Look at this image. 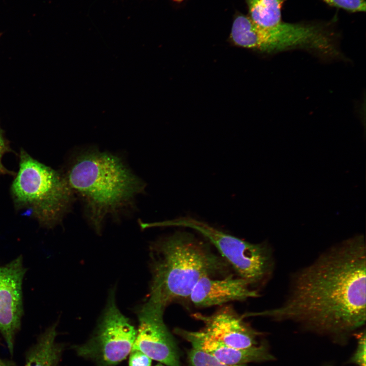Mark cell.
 <instances>
[{"label":"cell","instance_id":"13","mask_svg":"<svg viewBox=\"0 0 366 366\" xmlns=\"http://www.w3.org/2000/svg\"><path fill=\"white\" fill-rule=\"evenodd\" d=\"M57 324L47 328L25 354L24 366H58L64 346L56 341Z\"/></svg>","mask_w":366,"mask_h":366},{"label":"cell","instance_id":"5","mask_svg":"<svg viewBox=\"0 0 366 366\" xmlns=\"http://www.w3.org/2000/svg\"><path fill=\"white\" fill-rule=\"evenodd\" d=\"M230 38L235 45L268 53L304 49L325 58L343 57L338 47L337 37L325 24L282 21L264 27L254 23L248 16L241 15L233 23Z\"/></svg>","mask_w":366,"mask_h":366},{"label":"cell","instance_id":"17","mask_svg":"<svg viewBox=\"0 0 366 366\" xmlns=\"http://www.w3.org/2000/svg\"><path fill=\"white\" fill-rule=\"evenodd\" d=\"M357 347L350 361L357 366H365V330L356 334Z\"/></svg>","mask_w":366,"mask_h":366},{"label":"cell","instance_id":"20","mask_svg":"<svg viewBox=\"0 0 366 366\" xmlns=\"http://www.w3.org/2000/svg\"><path fill=\"white\" fill-rule=\"evenodd\" d=\"M0 366H17L13 361L0 357Z\"/></svg>","mask_w":366,"mask_h":366},{"label":"cell","instance_id":"16","mask_svg":"<svg viewBox=\"0 0 366 366\" xmlns=\"http://www.w3.org/2000/svg\"><path fill=\"white\" fill-rule=\"evenodd\" d=\"M327 4L350 12L365 11L364 0H322Z\"/></svg>","mask_w":366,"mask_h":366},{"label":"cell","instance_id":"14","mask_svg":"<svg viewBox=\"0 0 366 366\" xmlns=\"http://www.w3.org/2000/svg\"><path fill=\"white\" fill-rule=\"evenodd\" d=\"M285 0H247L249 16L257 25L269 27L283 21L282 8Z\"/></svg>","mask_w":366,"mask_h":366},{"label":"cell","instance_id":"6","mask_svg":"<svg viewBox=\"0 0 366 366\" xmlns=\"http://www.w3.org/2000/svg\"><path fill=\"white\" fill-rule=\"evenodd\" d=\"M166 225L190 228L200 233L217 249L238 276L248 281L255 289L264 286L272 276L275 266L273 252L265 242L251 243L190 217L168 220Z\"/></svg>","mask_w":366,"mask_h":366},{"label":"cell","instance_id":"7","mask_svg":"<svg viewBox=\"0 0 366 366\" xmlns=\"http://www.w3.org/2000/svg\"><path fill=\"white\" fill-rule=\"evenodd\" d=\"M136 334L134 326L117 307L112 291L93 336L73 349L79 356L92 359L98 366H115L131 352Z\"/></svg>","mask_w":366,"mask_h":366},{"label":"cell","instance_id":"3","mask_svg":"<svg viewBox=\"0 0 366 366\" xmlns=\"http://www.w3.org/2000/svg\"><path fill=\"white\" fill-rule=\"evenodd\" d=\"M208 243L186 231L164 236L150 246L151 281L148 300L165 309L189 300L200 279L229 275L230 265Z\"/></svg>","mask_w":366,"mask_h":366},{"label":"cell","instance_id":"19","mask_svg":"<svg viewBox=\"0 0 366 366\" xmlns=\"http://www.w3.org/2000/svg\"><path fill=\"white\" fill-rule=\"evenodd\" d=\"M9 150L8 143L4 138L2 131L0 128V174H13V172L5 168L2 162L3 155Z\"/></svg>","mask_w":366,"mask_h":366},{"label":"cell","instance_id":"2","mask_svg":"<svg viewBox=\"0 0 366 366\" xmlns=\"http://www.w3.org/2000/svg\"><path fill=\"white\" fill-rule=\"evenodd\" d=\"M63 174L97 233L107 218H118L133 208L145 188L121 158L94 147L76 150Z\"/></svg>","mask_w":366,"mask_h":366},{"label":"cell","instance_id":"9","mask_svg":"<svg viewBox=\"0 0 366 366\" xmlns=\"http://www.w3.org/2000/svg\"><path fill=\"white\" fill-rule=\"evenodd\" d=\"M26 271L21 255L0 265V333L11 355L24 314L22 284Z\"/></svg>","mask_w":366,"mask_h":366},{"label":"cell","instance_id":"10","mask_svg":"<svg viewBox=\"0 0 366 366\" xmlns=\"http://www.w3.org/2000/svg\"><path fill=\"white\" fill-rule=\"evenodd\" d=\"M195 317L204 324L202 331L226 345L240 349L259 345L261 333L245 321L231 306L225 304L210 315L199 314Z\"/></svg>","mask_w":366,"mask_h":366},{"label":"cell","instance_id":"18","mask_svg":"<svg viewBox=\"0 0 366 366\" xmlns=\"http://www.w3.org/2000/svg\"><path fill=\"white\" fill-rule=\"evenodd\" d=\"M151 359L139 350H132L129 360V366H151Z\"/></svg>","mask_w":366,"mask_h":366},{"label":"cell","instance_id":"23","mask_svg":"<svg viewBox=\"0 0 366 366\" xmlns=\"http://www.w3.org/2000/svg\"><path fill=\"white\" fill-rule=\"evenodd\" d=\"M2 33H0V37L2 36Z\"/></svg>","mask_w":366,"mask_h":366},{"label":"cell","instance_id":"11","mask_svg":"<svg viewBox=\"0 0 366 366\" xmlns=\"http://www.w3.org/2000/svg\"><path fill=\"white\" fill-rule=\"evenodd\" d=\"M259 296L258 290L248 281L231 274L220 278H202L193 288L188 300L195 307L202 308L222 306Z\"/></svg>","mask_w":366,"mask_h":366},{"label":"cell","instance_id":"12","mask_svg":"<svg viewBox=\"0 0 366 366\" xmlns=\"http://www.w3.org/2000/svg\"><path fill=\"white\" fill-rule=\"evenodd\" d=\"M175 333L189 342L192 348L200 350L221 362L228 364H246L253 362L273 360L265 343L250 348L240 349L223 344L208 336L201 330L190 331L177 328Z\"/></svg>","mask_w":366,"mask_h":366},{"label":"cell","instance_id":"1","mask_svg":"<svg viewBox=\"0 0 366 366\" xmlns=\"http://www.w3.org/2000/svg\"><path fill=\"white\" fill-rule=\"evenodd\" d=\"M366 249L356 235L322 253L292 276L281 305L246 316L290 321L336 338H346L365 323Z\"/></svg>","mask_w":366,"mask_h":366},{"label":"cell","instance_id":"8","mask_svg":"<svg viewBox=\"0 0 366 366\" xmlns=\"http://www.w3.org/2000/svg\"><path fill=\"white\" fill-rule=\"evenodd\" d=\"M164 310L148 299L142 306L132 350L140 351L167 366H181L178 347L163 320Z\"/></svg>","mask_w":366,"mask_h":366},{"label":"cell","instance_id":"15","mask_svg":"<svg viewBox=\"0 0 366 366\" xmlns=\"http://www.w3.org/2000/svg\"><path fill=\"white\" fill-rule=\"evenodd\" d=\"M189 366H247L246 364H228L221 362L212 356L192 348L188 354Z\"/></svg>","mask_w":366,"mask_h":366},{"label":"cell","instance_id":"21","mask_svg":"<svg viewBox=\"0 0 366 366\" xmlns=\"http://www.w3.org/2000/svg\"><path fill=\"white\" fill-rule=\"evenodd\" d=\"M173 1L174 2H181L184 0H173Z\"/></svg>","mask_w":366,"mask_h":366},{"label":"cell","instance_id":"22","mask_svg":"<svg viewBox=\"0 0 366 366\" xmlns=\"http://www.w3.org/2000/svg\"><path fill=\"white\" fill-rule=\"evenodd\" d=\"M155 366H164V365H163V364H161V363H159V364H157V365H155Z\"/></svg>","mask_w":366,"mask_h":366},{"label":"cell","instance_id":"4","mask_svg":"<svg viewBox=\"0 0 366 366\" xmlns=\"http://www.w3.org/2000/svg\"><path fill=\"white\" fill-rule=\"evenodd\" d=\"M19 169L11 192L17 208H26L39 224L53 228L69 211L75 196L63 173L38 162L21 150Z\"/></svg>","mask_w":366,"mask_h":366}]
</instances>
